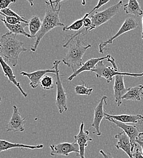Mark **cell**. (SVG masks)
Segmentation results:
<instances>
[{
    "mask_svg": "<svg viewBox=\"0 0 143 158\" xmlns=\"http://www.w3.org/2000/svg\"><path fill=\"white\" fill-rule=\"evenodd\" d=\"M62 1H46L45 3L47 7L45 11V15L42 21L41 29L37 34L33 46L31 47V50L32 53H35L37 48L43 37L52 29L57 27H63L65 26L60 20L59 14L61 9V3Z\"/></svg>",
    "mask_w": 143,
    "mask_h": 158,
    "instance_id": "1",
    "label": "cell"
},
{
    "mask_svg": "<svg viewBox=\"0 0 143 158\" xmlns=\"http://www.w3.org/2000/svg\"><path fill=\"white\" fill-rule=\"evenodd\" d=\"M25 43L17 39V35L7 32L0 40V56L9 65L17 66L21 52L27 51Z\"/></svg>",
    "mask_w": 143,
    "mask_h": 158,
    "instance_id": "2",
    "label": "cell"
},
{
    "mask_svg": "<svg viewBox=\"0 0 143 158\" xmlns=\"http://www.w3.org/2000/svg\"><path fill=\"white\" fill-rule=\"evenodd\" d=\"M80 35L73 40L68 46L66 55L63 59V64L72 69L73 73L76 72L83 65V57L86 51L91 47L90 44H85Z\"/></svg>",
    "mask_w": 143,
    "mask_h": 158,
    "instance_id": "3",
    "label": "cell"
},
{
    "mask_svg": "<svg viewBox=\"0 0 143 158\" xmlns=\"http://www.w3.org/2000/svg\"><path fill=\"white\" fill-rule=\"evenodd\" d=\"M123 4V1H120L117 4L109 7L105 10L101 12H96L93 15H91L90 18L92 21V25L90 32L111 20L121 11Z\"/></svg>",
    "mask_w": 143,
    "mask_h": 158,
    "instance_id": "4",
    "label": "cell"
},
{
    "mask_svg": "<svg viewBox=\"0 0 143 158\" xmlns=\"http://www.w3.org/2000/svg\"><path fill=\"white\" fill-rule=\"evenodd\" d=\"M61 61L59 60H56L53 63V68L56 71V85L57 88V94L56 98V105L59 110L60 114H62L63 112H66L68 110L67 107V96L66 91L62 85L61 77L63 75L61 76L59 74V65Z\"/></svg>",
    "mask_w": 143,
    "mask_h": 158,
    "instance_id": "5",
    "label": "cell"
},
{
    "mask_svg": "<svg viewBox=\"0 0 143 158\" xmlns=\"http://www.w3.org/2000/svg\"><path fill=\"white\" fill-rule=\"evenodd\" d=\"M91 72L95 73L97 78L103 77L105 79L108 83H110L113 80V78H115L116 76L119 75H122L124 76H127L135 77L143 76V73L141 74H132L128 73H121L120 71H116L113 67L111 68L110 66H106L104 64L103 61L99 62L95 69L92 70Z\"/></svg>",
    "mask_w": 143,
    "mask_h": 158,
    "instance_id": "6",
    "label": "cell"
},
{
    "mask_svg": "<svg viewBox=\"0 0 143 158\" xmlns=\"http://www.w3.org/2000/svg\"><path fill=\"white\" fill-rule=\"evenodd\" d=\"M138 27V23L134 18L129 17L126 19L124 21L122 26L119 29L118 32L113 37L107 40V41H102L100 43L99 45V52L101 54H103L104 52L105 48L107 46V45L113 44V41L116 39L117 38H118L120 36L122 35L125 33H127L130 31L137 29Z\"/></svg>",
    "mask_w": 143,
    "mask_h": 158,
    "instance_id": "7",
    "label": "cell"
},
{
    "mask_svg": "<svg viewBox=\"0 0 143 158\" xmlns=\"http://www.w3.org/2000/svg\"><path fill=\"white\" fill-rule=\"evenodd\" d=\"M104 60H107L108 62L111 63L112 64L113 68L116 70V71H119L117 65L116 64V62H115V59L111 57L110 55H107L105 57H99V58H93V59H91L87 60L86 62H85L82 67L81 68H79L76 72H75L74 73H73L68 78V81H71L72 80L74 79L76 76H78V75H79L80 74L82 73L83 72H85V71H90L91 72L92 70L95 69L96 66H97V64L99 63V62L103 61Z\"/></svg>",
    "mask_w": 143,
    "mask_h": 158,
    "instance_id": "8",
    "label": "cell"
},
{
    "mask_svg": "<svg viewBox=\"0 0 143 158\" xmlns=\"http://www.w3.org/2000/svg\"><path fill=\"white\" fill-rule=\"evenodd\" d=\"M51 153L50 155L52 156H68L70 153H76L79 156L80 148L78 144L73 142H61L58 144H52L50 146Z\"/></svg>",
    "mask_w": 143,
    "mask_h": 158,
    "instance_id": "9",
    "label": "cell"
},
{
    "mask_svg": "<svg viewBox=\"0 0 143 158\" xmlns=\"http://www.w3.org/2000/svg\"><path fill=\"white\" fill-rule=\"evenodd\" d=\"M105 119L108 120V121L113 123L115 124L118 127L120 128L123 130L127 135L129 137L130 139L132 147V153L133 154V151L135 147L137 146V140L138 138H140V130L139 128L135 125H129L126 123H124L115 119L110 118L108 117H105Z\"/></svg>",
    "mask_w": 143,
    "mask_h": 158,
    "instance_id": "10",
    "label": "cell"
},
{
    "mask_svg": "<svg viewBox=\"0 0 143 158\" xmlns=\"http://www.w3.org/2000/svg\"><path fill=\"white\" fill-rule=\"evenodd\" d=\"M108 98L106 96H103L100 100L99 103L95 108V114H94V118L93 123L91 124V127L95 129V131L93 133L96 135L98 136H101L102 133L100 130L101 123L105 117V111H104V105H107V99Z\"/></svg>",
    "mask_w": 143,
    "mask_h": 158,
    "instance_id": "11",
    "label": "cell"
},
{
    "mask_svg": "<svg viewBox=\"0 0 143 158\" xmlns=\"http://www.w3.org/2000/svg\"><path fill=\"white\" fill-rule=\"evenodd\" d=\"M26 118H23L16 105L13 106V114L6 126V131L23 132Z\"/></svg>",
    "mask_w": 143,
    "mask_h": 158,
    "instance_id": "12",
    "label": "cell"
},
{
    "mask_svg": "<svg viewBox=\"0 0 143 158\" xmlns=\"http://www.w3.org/2000/svg\"><path fill=\"white\" fill-rule=\"evenodd\" d=\"M85 123L82 122L80 126V129L78 134L74 136V141L76 142L80 148L79 157L81 158H85V150L88 147V143L89 142L93 141V139L89 136L90 132L88 130H84Z\"/></svg>",
    "mask_w": 143,
    "mask_h": 158,
    "instance_id": "13",
    "label": "cell"
},
{
    "mask_svg": "<svg viewBox=\"0 0 143 158\" xmlns=\"http://www.w3.org/2000/svg\"><path fill=\"white\" fill-rule=\"evenodd\" d=\"M48 73L56 74V71L53 68L52 69H40L32 73H26L22 71L20 74L24 77H26L30 80V86L32 88L36 89L40 84L42 78Z\"/></svg>",
    "mask_w": 143,
    "mask_h": 158,
    "instance_id": "14",
    "label": "cell"
},
{
    "mask_svg": "<svg viewBox=\"0 0 143 158\" xmlns=\"http://www.w3.org/2000/svg\"><path fill=\"white\" fill-rule=\"evenodd\" d=\"M113 90L115 102L117 103L118 106H120L123 103V96L128 91V88L125 86L124 76L119 75L115 77Z\"/></svg>",
    "mask_w": 143,
    "mask_h": 158,
    "instance_id": "15",
    "label": "cell"
},
{
    "mask_svg": "<svg viewBox=\"0 0 143 158\" xmlns=\"http://www.w3.org/2000/svg\"><path fill=\"white\" fill-rule=\"evenodd\" d=\"M115 139L117 140V143L116 144V148L118 150L121 149L126 153L129 158L133 157L132 147L129 137L124 131H121L115 135Z\"/></svg>",
    "mask_w": 143,
    "mask_h": 158,
    "instance_id": "16",
    "label": "cell"
},
{
    "mask_svg": "<svg viewBox=\"0 0 143 158\" xmlns=\"http://www.w3.org/2000/svg\"><path fill=\"white\" fill-rule=\"evenodd\" d=\"M0 63H1L2 71L4 72V76L8 79L10 83H13L19 89L22 95L24 98H26L27 96V94L23 91V88L21 86L20 83L17 80L16 76L14 75V71L11 68V67L10 66V65H9L1 57H0Z\"/></svg>",
    "mask_w": 143,
    "mask_h": 158,
    "instance_id": "17",
    "label": "cell"
},
{
    "mask_svg": "<svg viewBox=\"0 0 143 158\" xmlns=\"http://www.w3.org/2000/svg\"><path fill=\"white\" fill-rule=\"evenodd\" d=\"M43 147H44V145L43 144H38L36 145H26V144L19 143H12L2 139L0 140V152H6L9 150L17 148H20L21 149L26 148V149H31V150H37V149H42Z\"/></svg>",
    "mask_w": 143,
    "mask_h": 158,
    "instance_id": "18",
    "label": "cell"
},
{
    "mask_svg": "<svg viewBox=\"0 0 143 158\" xmlns=\"http://www.w3.org/2000/svg\"><path fill=\"white\" fill-rule=\"evenodd\" d=\"M105 117L115 119L124 123H141L143 122L142 116L140 114H120V115H110L107 113L105 114Z\"/></svg>",
    "mask_w": 143,
    "mask_h": 158,
    "instance_id": "19",
    "label": "cell"
},
{
    "mask_svg": "<svg viewBox=\"0 0 143 158\" xmlns=\"http://www.w3.org/2000/svg\"><path fill=\"white\" fill-rule=\"evenodd\" d=\"M143 98V85H139L128 88L127 93L123 96V100L140 101Z\"/></svg>",
    "mask_w": 143,
    "mask_h": 158,
    "instance_id": "20",
    "label": "cell"
},
{
    "mask_svg": "<svg viewBox=\"0 0 143 158\" xmlns=\"http://www.w3.org/2000/svg\"><path fill=\"white\" fill-rule=\"evenodd\" d=\"M1 21L4 23V26L7 28L9 31V32L15 34V35H24L27 38L32 39L30 34H28L24 30V27L28 25V24L24 23H21L20 24H17L15 25H11L8 24L4 19H2Z\"/></svg>",
    "mask_w": 143,
    "mask_h": 158,
    "instance_id": "21",
    "label": "cell"
},
{
    "mask_svg": "<svg viewBox=\"0 0 143 158\" xmlns=\"http://www.w3.org/2000/svg\"><path fill=\"white\" fill-rule=\"evenodd\" d=\"M124 10L127 14L133 15L136 17H140L143 15V10L137 0H129L124 6Z\"/></svg>",
    "mask_w": 143,
    "mask_h": 158,
    "instance_id": "22",
    "label": "cell"
},
{
    "mask_svg": "<svg viewBox=\"0 0 143 158\" xmlns=\"http://www.w3.org/2000/svg\"><path fill=\"white\" fill-rule=\"evenodd\" d=\"M41 26L42 21L38 15H34L30 19L28 23V26L30 35L32 38L36 37L37 34L41 29Z\"/></svg>",
    "mask_w": 143,
    "mask_h": 158,
    "instance_id": "23",
    "label": "cell"
},
{
    "mask_svg": "<svg viewBox=\"0 0 143 158\" xmlns=\"http://www.w3.org/2000/svg\"><path fill=\"white\" fill-rule=\"evenodd\" d=\"M92 13L90 12L89 13H86L82 18L76 20L73 23H72L69 26H65L64 27H63V32H67V31H76L79 32L80 31L83 27V21L84 20L88 17Z\"/></svg>",
    "mask_w": 143,
    "mask_h": 158,
    "instance_id": "24",
    "label": "cell"
},
{
    "mask_svg": "<svg viewBox=\"0 0 143 158\" xmlns=\"http://www.w3.org/2000/svg\"><path fill=\"white\" fill-rule=\"evenodd\" d=\"M82 85H76L74 87L76 94L79 96H91L93 91V88L88 87L84 81L82 80Z\"/></svg>",
    "mask_w": 143,
    "mask_h": 158,
    "instance_id": "25",
    "label": "cell"
},
{
    "mask_svg": "<svg viewBox=\"0 0 143 158\" xmlns=\"http://www.w3.org/2000/svg\"><path fill=\"white\" fill-rule=\"evenodd\" d=\"M40 86L45 90H50L54 88L53 79L52 77L45 75L40 81Z\"/></svg>",
    "mask_w": 143,
    "mask_h": 158,
    "instance_id": "26",
    "label": "cell"
},
{
    "mask_svg": "<svg viewBox=\"0 0 143 158\" xmlns=\"http://www.w3.org/2000/svg\"><path fill=\"white\" fill-rule=\"evenodd\" d=\"M0 12L3 14H4V15H7V16H9V17H16V18H17V19L21 20V21L23 23H26V24L29 23V21L26 20L24 17H21L20 15H19L18 14L15 12L13 10H12L10 8H7V9H2V10H1Z\"/></svg>",
    "mask_w": 143,
    "mask_h": 158,
    "instance_id": "27",
    "label": "cell"
},
{
    "mask_svg": "<svg viewBox=\"0 0 143 158\" xmlns=\"http://www.w3.org/2000/svg\"><path fill=\"white\" fill-rule=\"evenodd\" d=\"M0 14L3 16L4 17V20L5 21L9 24H11V25H15V24H20L21 23H23L21 21V20L16 18V17H9V16H7L2 13L0 12Z\"/></svg>",
    "mask_w": 143,
    "mask_h": 158,
    "instance_id": "28",
    "label": "cell"
},
{
    "mask_svg": "<svg viewBox=\"0 0 143 158\" xmlns=\"http://www.w3.org/2000/svg\"><path fill=\"white\" fill-rule=\"evenodd\" d=\"M15 0H1L0 1V9L1 10L9 8V6L12 3H15Z\"/></svg>",
    "mask_w": 143,
    "mask_h": 158,
    "instance_id": "29",
    "label": "cell"
},
{
    "mask_svg": "<svg viewBox=\"0 0 143 158\" xmlns=\"http://www.w3.org/2000/svg\"><path fill=\"white\" fill-rule=\"evenodd\" d=\"M109 2H110V0H106V1H105V0H99V1H98V4L95 7V8H94L93 9L91 10V12L93 13L95 10L99 9L100 7H101L102 6H104V5L106 4H107V3Z\"/></svg>",
    "mask_w": 143,
    "mask_h": 158,
    "instance_id": "30",
    "label": "cell"
},
{
    "mask_svg": "<svg viewBox=\"0 0 143 158\" xmlns=\"http://www.w3.org/2000/svg\"><path fill=\"white\" fill-rule=\"evenodd\" d=\"M133 157L134 158H143V155L142 152L140 149V148L137 147L135 153L133 154Z\"/></svg>",
    "mask_w": 143,
    "mask_h": 158,
    "instance_id": "31",
    "label": "cell"
},
{
    "mask_svg": "<svg viewBox=\"0 0 143 158\" xmlns=\"http://www.w3.org/2000/svg\"><path fill=\"white\" fill-rule=\"evenodd\" d=\"M99 153L102 155L103 158H114V157L112 156V155L110 153H105L103 150H101L99 151Z\"/></svg>",
    "mask_w": 143,
    "mask_h": 158,
    "instance_id": "32",
    "label": "cell"
},
{
    "mask_svg": "<svg viewBox=\"0 0 143 158\" xmlns=\"http://www.w3.org/2000/svg\"><path fill=\"white\" fill-rule=\"evenodd\" d=\"M137 143H138L141 147V152L143 155V141L141 140V138L138 139L137 140Z\"/></svg>",
    "mask_w": 143,
    "mask_h": 158,
    "instance_id": "33",
    "label": "cell"
},
{
    "mask_svg": "<svg viewBox=\"0 0 143 158\" xmlns=\"http://www.w3.org/2000/svg\"><path fill=\"white\" fill-rule=\"evenodd\" d=\"M28 2H29V3H31V6H34V2H33L32 1H29Z\"/></svg>",
    "mask_w": 143,
    "mask_h": 158,
    "instance_id": "34",
    "label": "cell"
},
{
    "mask_svg": "<svg viewBox=\"0 0 143 158\" xmlns=\"http://www.w3.org/2000/svg\"><path fill=\"white\" fill-rule=\"evenodd\" d=\"M142 24H143V31H142V35H141V39L143 40V17L142 19Z\"/></svg>",
    "mask_w": 143,
    "mask_h": 158,
    "instance_id": "35",
    "label": "cell"
},
{
    "mask_svg": "<svg viewBox=\"0 0 143 158\" xmlns=\"http://www.w3.org/2000/svg\"><path fill=\"white\" fill-rule=\"evenodd\" d=\"M143 136V132H141L140 133V138H141V136Z\"/></svg>",
    "mask_w": 143,
    "mask_h": 158,
    "instance_id": "36",
    "label": "cell"
},
{
    "mask_svg": "<svg viewBox=\"0 0 143 158\" xmlns=\"http://www.w3.org/2000/svg\"><path fill=\"white\" fill-rule=\"evenodd\" d=\"M82 4H83V5H85V1L82 2Z\"/></svg>",
    "mask_w": 143,
    "mask_h": 158,
    "instance_id": "37",
    "label": "cell"
},
{
    "mask_svg": "<svg viewBox=\"0 0 143 158\" xmlns=\"http://www.w3.org/2000/svg\"><path fill=\"white\" fill-rule=\"evenodd\" d=\"M141 140H143V139L141 138Z\"/></svg>",
    "mask_w": 143,
    "mask_h": 158,
    "instance_id": "38",
    "label": "cell"
},
{
    "mask_svg": "<svg viewBox=\"0 0 143 158\" xmlns=\"http://www.w3.org/2000/svg\"><path fill=\"white\" fill-rule=\"evenodd\" d=\"M142 118H143V116H142Z\"/></svg>",
    "mask_w": 143,
    "mask_h": 158,
    "instance_id": "39",
    "label": "cell"
},
{
    "mask_svg": "<svg viewBox=\"0 0 143 158\" xmlns=\"http://www.w3.org/2000/svg\"><path fill=\"white\" fill-rule=\"evenodd\" d=\"M133 158V157H132V158Z\"/></svg>",
    "mask_w": 143,
    "mask_h": 158,
    "instance_id": "40",
    "label": "cell"
}]
</instances>
